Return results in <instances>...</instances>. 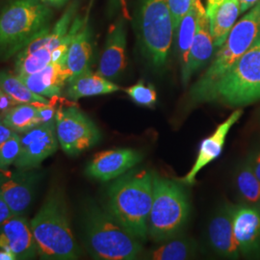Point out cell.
I'll return each instance as SVG.
<instances>
[{
  "label": "cell",
  "instance_id": "obj_1",
  "mask_svg": "<svg viewBox=\"0 0 260 260\" xmlns=\"http://www.w3.org/2000/svg\"><path fill=\"white\" fill-rule=\"evenodd\" d=\"M153 200V174L135 170L118 177L108 189L106 209L142 243L149 239V217Z\"/></svg>",
  "mask_w": 260,
  "mask_h": 260
},
{
  "label": "cell",
  "instance_id": "obj_2",
  "mask_svg": "<svg viewBox=\"0 0 260 260\" xmlns=\"http://www.w3.org/2000/svg\"><path fill=\"white\" fill-rule=\"evenodd\" d=\"M41 259L75 260L81 250L71 226L65 193L52 186L38 213L30 221Z\"/></svg>",
  "mask_w": 260,
  "mask_h": 260
},
{
  "label": "cell",
  "instance_id": "obj_3",
  "mask_svg": "<svg viewBox=\"0 0 260 260\" xmlns=\"http://www.w3.org/2000/svg\"><path fill=\"white\" fill-rule=\"evenodd\" d=\"M82 213L85 241L93 258L134 260L142 257L143 243L121 226L106 208L88 203Z\"/></svg>",
  "mask_w": 260,
  "mask_h": 260
},
{
  "label": "cell",
  "instance_id": "obj_4",
  "mask_svg": "<svg viewBox=\"0 0 260 260\" xmlns=\"http://www.w3.org/2000/svg\"><path fill=\"white\" fill-rule=\"evenodd\" d=\"M259 35L260 0L234 24L224 43L218 48L211 65L191 88L190 103H208L216 85Z\"/></svg>",
  "mask_w": 260,
  "mask_h": 260
},
{
  "label": "cell",
  "instance_id": "obj_5",
  "mask_svg": "<svg viewBox=\"0 0 260 260\" xmlns=\"http://www.w3.org/2000/svg\"><path fill=\"white\" fill-rule=\"evenodd\" d=\"M51 10L44 0H15L0 14V54L9 58L49 30Z\"/></svg>",
  "mask_w": 260,
  "mask_h": 260
},
{
  "label": "cell",
  "instance_id": "obj_6",
  "mask_svg": "<svg viewBox=\"0 0 260 260\" xmlns=\"http://www.w3.org/2000/svg\"><path fill=\"white\" fill-rule=\"evenodd\" d=\"M191 213L185 188L177 181L153 174V200L149 212V238L155 243L181 234Z\"/></svg>",
  "mask_w": 260,
  "mask_h": 260
},
{
  "label": "cell",
  "instance_id": "obj_7",
  "mask_svg": "<svg viewBox=\"0 0 260 260\" xmlns=\"http://www.w3.org/2000/svg\"><path fill=\"white\" fill-rule=\"evenodd\" d=\"M260 101V35L223 75L208 103L230 107L247 106Z\"/></svg>",
  "mask_w": 260,
  "mask_h": 260
},
{
  "label": "cell",
  "instance_id": "obj_8",
  "mask_svg": "<svg viewBox=\"0 0 260 260\" xmlns=\"http://www.w3.org/2000/svg\"><path fill=\"white\" fill-rule=\"evenodd\" d=\"M174 31L169 0H143L141 39L146 55L155 68L167 63Z\"/></svg>",
  "mask_w": 260,
  "mask_h": 260
},
{
  "label": "cell",
  "instance_id": "obj_9",
  "mask_svg": "<svg viewBox=\"0 0 260 260\" xmlns=\"http://www.w3.org/2000/svg\"><path fill=\"white\" fill-rule=\"evenodd\" d=\"M55 127L59 145L70 156L91 149L102 137L96 124L75 105L57 108Z\"/></svg>",
  "mask_w": 260,
  "mask_h": 260
},
{
  "label": "cell",
  "instance_id": "obj_10",
  "mask_svg": "<svg viewBox=\"0 0 260 260\" xmlns=\"http://www.w3.org/2000/svg\"><path fill=\"white\" fill-rule=\"evenodd\" d=\"M19 138L20 150L14 165L20 170L37 169L43 161L55 153L59 145L55 121L41 123L19 133Z\"/></svg>",
  "mask_w": 260,
  "mask_h": 260
},
{
  "label": "cell",
  "instance_id": "obj_11",
  "mask_svg": "<svg viewBox=\"0 0 260 260\" xmlns=\"http://www.w3.org/2000/svg\"><path fill=\"white\" fill-rule=\"evenodd\" d=\"M36 169L0 170V193L9 205L14 216L22 215L33 202L39 180Z\"/></svg>",
  "mask_w": 260,
  "mask_h": 260
},
{
  "label": "cell",
  "instance_id": "obj_12",
  "mask_svg": "<svg viewBox=\"0 0 260 260\" xmlns=\"http://www.w3.org/2000/svg\"><path fill=\"white\" fill-rule=\"evenodd\" d=\"M143 153L133 149H114L96 153L86 168L88 177L110 181L121 177L143 160Z\"/></svg>",
  "mask_w": 260,
  "mask_h": 260
},
{
  "label": "cell",
  "instance_id": "obj_13",
  "mask_svg": "<svg viewBox=\"0 0 260 260\" xmlns=\"http://www.w3.org/2000/svg\"><path fill=\"white\" fill-rule=\"evenodd\" d=\"M233 231L240 255L260 258V207L234 205Z\"/></svg>",
  "mask_w": 260,
  "mask_h": 260
},
{
  "label": "cell",
  "instance_id": "obj_14",
  "mask_svg": "<svg viewBox=\"0 0 260 260\" xmlns=\"http://www.w3.org/2000/svg\"><path fill=\"white\" fill-rule=\"evenodd\" d=\"M234 205L223 204L214 213L207 225V239L215 254L226 259H237L240 251L233 231Z\"/></svg>",
  "mask_w": 260,
  "mask_h": 260
},
{
  "label": "cell",
  "instance_id": "obj_15",
  "mask_svg": "<svg viewBox=\"0 0 260 260\" xmlns=\"http://www.w3.org/2000/svg\"><path fill=\"white\" fill-rule=\"evenodd\" d=\"M0 250L9 251L16 260L37 256V243L25 217L13 216L0 226Z\"/></svg>",
  "mask_w": 260,
  "mask_h": 260
},
{
  "label": "cell",
  "instance_id": "obj_16",
  "mask_svg": "<svg viewBox=\"0 0 260 260\" xmlns=\"http://www.w3.org/2000/svg\"><path fill=\"white\" fill-rule=\"evenodd\" d=\"M242 115L243 111L241 109L233 112L225 121L218 125V127L214 130L211 135L202 141L195 163L185 177L180 179L182 183L193 185L196 182V177L198 174L221 155L229 132L233 125L239 121Z\"/></svg>",
  "mask_w": 260,
  "mask_h": 260
},
{
  "label": "cell",
  "instance_id": "obj_17",
  "mask_svg": "<svg viewBox=\"0 0 260 260\" xmlns=\"http://www.w3.org/2000/svg\"><path fill=\"white\" fill-rule=\"evenodd\" d=\"M125 67L126 31L124 21L120 19L108 32L96 73L112 80L118 78L123 73Z\"/></svg>",
  "mask_w": 260,
  "mask_h": 260
},
{
  "label": "cell",
  "instance_id": "obj_18",
  "mask_svg": "<svg viewBox=\"0 0 260 260\" xmlns=\"http://www.w3.org/2000/svg\"><path fill=\"white\" fill-rule=\"evenodd\" d=\"M19 77L31 91L52 100L62 96L63 89L72 77V74L66 66L65 60H62L51 62L35 74Z\"/></svg>",
  "mask_w": 260,
  "mask_h": 260
},
{
  "label": "cell",
  "instance_id": "obj_19",
  "mask_svg": "<svg viewBox=\"0 0 260 260\" xmlns=\"http://www.w3.org/2000/svg\"><path fill=\"white\" fill-rule=\"evenodd\" d=\"M197 13L195 37L189 53L185 70L181 72V78L184 85H187L192 75L207 63L216 49L210 32L209 19L207 18L205 9L197 10Z\"/></svg>",
  "mask_w": 260,
  "mask_h": 260
},
{
  "label": "cell",
  "instance_id": "obj_20",
  "mask_svg": "<svg viewBox=\"0 0 260 260\" xmlns=\"http://www.w3.org/2000/svg\"><path fill=\"white\" fill-rule=\"evenodd\" d=\"M120 90V86L98 73L94 74L89 69L82 74L70 78L67 83L65 94L68 100L76 102L83 98L116 93Z\"/></svg>",
  "mask_w": 260,
  "mask_h": 260
},
{
  "label": "cell",
  "instance_id": "obj_21",
  "mask_svg": "<svg viewBox=\"0 0 260 260\" xmlns=\"http://www.w3.org/2000/svg\"><path fill=\"white\" fill-rule=\"evenodd\" d=\"M240 13L241 6L239 0H223L211 14L207 16L216 49L224 43Z\"/></svg>",
  "mask_w": 260,
  "mask_h": 260
},
{
  "label": "cell",
  "instance_id": "obj_22",
  "mask_svg": "<svg viewBox=\"0 0 260 260\" xmlns=\"http://www.w3.org/2000/svg\"><path fill=\"white\" fill-rule=\"evenodd\" d=\"M91 57V33L86 19L83 26L72 40L66 54V66L71 72L72 77L80 75L90 69Z\"/></svg>",
  "mask_w": 260,
  "mask_h": 260
},
{
  "label": "cell",
  "instance_id": "obj_23",
  "mask_svg": "<svg viewBox=\"0 0 260 260\" xmlns=\"http://www.w3.org/2000/svg\"><path fill=\"white\" fill-rule=\"evenodd\" d=\"M198 253L196 242L181 234L160 242V245L152 248L148 252L143 253L145 259L150 260H187L195 258Z\"/></svg>",
  "mask_w": 260,
  "mask_h": 260
},
{
  "label": "cell",
  "instance_id": "obj_24",
  "mask_svg": "<svg viewBox=\"0 0 260 260\" xmlns=\"http://www.w3.org/2000/svg\"><path fill=\"white\" fill-rule=\"evenodd\" d=\"M234 183L245 205L260 207V179L253 172L250 158L243 162L236 171Z\"/></svg>",
  "mask_w": 260,
  "mask_h": 260
},
{
  "label": "cell",
  "instance_id": "obj_25",
  "mask_svg": "<svg viewBox=\"0 0 260 260\" xmlns=\"http://www.w3.org/2000/svg\"><path fill=\"white\" fill-rule=\"evenodd\" d=\"M0 87L18 104L27 103L38 106L50 103V100L31 91L17 75L0 73Z\"/></svg>",
  "mask_w": 260,
  "mask_h": 260
},
{
  "label": "cell",
  "instance_id": "obj_26",
  "mask_svg": "<svg viewBox=\"0 0 260 260\" xmlns=\"http://www.w3.org/2000/svg\"><path fill=\"white\" fill-rule=\"evenodd\" d=\"M1 121L14 132L19 134L42 123L38 115L37 106L27 103L17 104L12 107L5 114Z\"/></svg>",
  "mask_w": 260,
  "mask_h": 260
},
{
  "label": "cell",
  "instance_id": "obj_27",
  "mask_svg": "<svg viewBox=\"0 0 260 260\" xmlns=\"http://www.w3.org/2000/svg\"><path fill=\"white\" fill-rule=\"evenodd\" d=\"M197 9L192 5L191 8L181 19V21L179 22V25L177 29V45L181 72L185 70L189 53L195 37L197 30Z\"/></svg>",
  "mask_w": 260,
  "mask_h": 260
},
{
  "label": "cell",
  "instance_id": "obj_28",
  "mask_svg": "<svg viewBox=\"0 0 260 260\" xmlns=\"http://www.w3.org/2000/svg\"><path fill=\"white\" fill-rule=\"evenodd\" d=\"M51 51L46 47H41L27 55L17 56L16 75L18 76L32 75L51 63Z\"/></svg>",
  "mask_w": 260,
  "mask_h": 260
},
{
  "label": "cell",
  "instance_id": "obj_29",
  "mask_svg": "<svg viewBox=\"0 0 260 260\" xmlns=\"http://www.w3.org/2000/svg\"><path fill=\"white\" fill-rule=\"evenodd\" d=\"M131 101L145 107H153L157 102V93L152 85L139 81L124 90Z\"/></svg>",
  "mask_w": 260,
  "mask_h": 260
},
{
  "label": "cell",
  "instance_id": "obj_30",
  "mask_svg": "<svg viewBox=\"0 0 260 260\" xmlns=\"http://www.w3.org/2000/svg\"><path fill=\"white\" fill-rule=\"evenodd\" d=\"M20 138L19 133H14L9 139L0 146V170H5L13 165L19 156Z\"/></svg>",
  "mask_w": 260,
  "mask_h": 260
},
{
  "label": "cell",
  "instance_id": "obj_31",
  "mask_svg": "<svg viewBox=\"0 0 260 260\" xmlns=\"http://www.w3.org/2000/svg\"><path fill=\"white\" fill-rule=\"evenodd\" d=\"M169 3L173 17L174 29L177 31L179 22L192 6V0H169Z\"/></svg>",
  "mask_w": 260,
  "mask_h": 260
},
{
  "label": "cell",
  "instance_id": "obj_32",
  "mask_svg": "<svg viewBox=\"0 0 260 260\" xmlns=\"http://www.w3.org/2000/svg\"><path fill=\"white\" fill-rule=\"evenodd\" d=\"M17 104L18 103H16L8 93L2 91L0 93V117L3 118L5 116V114Z\"/></svg>",
  "mask_w": 260,
  "mask_h": 260
},
{
  "label": "cell",
  "instance_id": "obj_33",
  "mask_svg": "<svg viewBox=\"0 0 260 260\" xmlns=\"http://www.w3.org/2000/svg\"><path fill=\"white\" fill-rule=\"evenodd\" d=\"M14 214L12 212L9 205L5 201L4 197L0 193V226L12 218Z\"/></svg>",
  "mask_w": 260,
  "mask_h": 260
},
{
  "label": "cell",
  "instance_id": "obj_34",
  "mask_svg": "<svg viewBox=\"0 0 260 260\" xmlns=\"http://www.w3.org/2000/svg\"><path fill=\"white\" fill-rule=\"evenodd\" d=\"M249 158L251 160V167L253 169L254 174L260 179V149H257Z\"/></svg>",
  "mask_w": 260,
  "mask_h": 260
},
{
  "label": "cell",
  "instance_id": "obj_35",
  "mask_svg": "<svg viewBox=\"0 0 260 260\" xmlns=\"http://www.w3.org/2000/svg\"><path fill=\"white\" fill-rule=\"evenodd\" d=\"M15 132L6 126L2 121H0V146L6 141L9 139L10 137L14 134Z\"/></svg>",
  "mask_w": 260,
  "mask_h": 260
},
{
  "label": "cell",
  "instance_id": "obj_36",
  "mask_svg": "<svg viewBox=\"0 0 260 260\" xmlns=\"http://www.w3.org/2000/svg\"><path fill=\"white\" fill-rule=\"evenodd\" d=\"M223 0H207V3H206V8H205V12H206V15L208 16L209 14H211L213 12L214 10L216 9Z\"/></svg>",
  "mask_w": 260,
  "mask_h": 260
},
{
  "label": "cell",
  "instance_id": "obj_37",
  "mask_svg": "<svg viewBox=\"0 0 260 260\" xmlns=\"http://www.w3.org/2000/svg\"><path fill=\"white\" fill-rule=\"evenodd\" d=\"M259 0H239L242 12H246L247 10L251 9L253 5H255Z\"/></svg>",
  "mask_w": 260,
  "mask_h": 260
},
{
  "label": "cell",
  "instance_id": "obj_38",
  "mask_svg": "<svg viewBox=\"0 0 260 260\" xmlns=\"http://www.w3.org/2000/svg\"><path fill=\"white\" fill-rule=\"evenodd\" d=\"M0 260H16L9 251L0 250Z\"/></svg>",
  "mask_w": 260,
  "mask_h": 260
},
{
  "label": "cell",
  "instance_id": "obj_39",
  "mask_svg": "<svg viewBox=\"0 0 260 260\" xmlns=\"http://www.w3.org/2000/svg\"><path fill=\"white\" fill-rule=\"evenodd\" d=\"M123 0H109V9L116 11L122 3Z\"/></svg>",
  "mask_w": 260,
  "mask_h": 260
},
{
  "label": "cell",
  "instance_id": "obj_40",
  "mask_svg": "<svg viewBox=\"0 0 260 260\" xmlns=\"http://www.w3.org/2000/svg\"><path fill=\"white\" fill-rule=\"evenodd\" d=\"M44 1L47 3V4H49V5L59 7V6L64 5L68 0H44Z\"/></svg>",
  "mask_w": 260,
  "mask_h": 260
},
{
  "label": "cell",
  "instance_id": "obj_41",
  "mask_svg": "<svg viewBox=\"0 0 260 260\" xmlns=\"http://www.w3.org/2000/svg\"><path fill=\"white\" fill-rule=\"evenodd\" d=\"M1 92H2V89H1V87H0V93H1Z\"/></svg>",
  "mask_w": 260,
  "mask_h": 260
},
{
  "label": "cell",
  "instance_id": "obj_42",
  "mask_svg": "<svg viewBox=\"0 0 260 260\" xmlns=\"http://www.w3.org/2000/svg\"><path fill=\"white\" fill-rule=\"evenodd\" d=\"M1 120H2V118H1V117H0V121H1Z\"/></svg>",
  "mask_w": 260,
  "mask_h": 260
}]
</instances>
